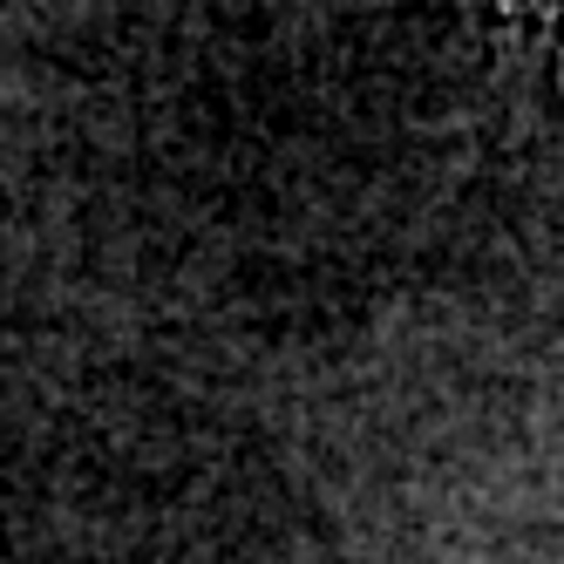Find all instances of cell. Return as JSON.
<instances>
[{
	"label": "cell",
	"mask_w": 564,
	"mask_h": 564,
	"mask_svg": "<svg viewBox=\"0 0 564 564\" xmlns=\"http://www.w3.org/2000/svg\"><path fill=\"white\" fill-rule=\"evenodd\" d=\"M497 14H510L517 28L551 34V48H564V0H490Z\"/></svg>",
	"instance_id": "cell-1"
}]
</instances>
